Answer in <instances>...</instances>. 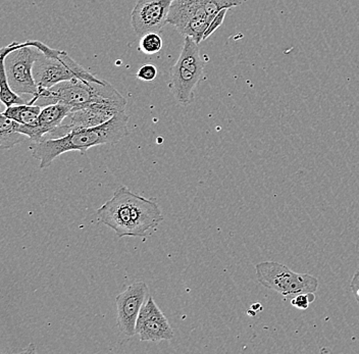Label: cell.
Returning <instances> with one entry per match:
<instances>
[{
	"instance_id": "1",
	"label": "cell",
	"mask_w": 359,
	"mask_h": 354,
	"mask_svg": "<svg viewBox=\"0 0 359 354\" xmlns=\"http://www.w3.org/2000/svg\"><path fill=\"white\" fill-rule=\"evenodd\" d=\"M98 221L123 237H146L150 229L163 221V212L156 201L133 193L120 186L114 196L96 212Z\"/></svg>"
},
{
	"instance_id": "2",
	"label": "cell",
	"mask_w": 359,
	"mask_h": 354,
	"mask_svg": "<svg viewBox=\"0 0 359 354\" xmlns=\"http://www.w3.org/2000/svg\"><path fill=\"white\" fill-rule=\"evenodd\" d=\"M128 123L129 116L122 111L100 126L76 130L60 138L32 142L29 149L33 158L40 161V168L45 169L66 152H86L91 147L116 144L129 134Z\"/></svg>"
},
{
	"instance_id": "3",
	"label": "cell",
	"mask_w": 359,
	"mask_h": 354,
	"mask_svg": "<svg viewBox=\"0 0 359 354\" xmlns=\"http://www.w3.org/2000/svg\"><path fill=\"white\" fill-rule=\"evenodd\" d=\"M39 102L40 107H46L55 103H65L73 107H83L91 103H121L127 104L125 97L111 83L72 79L64 81L48 89H41L36 97L28 103L35 104Z\"/></svg>"
},
{
	"instance_id": "4",
	"label": "cell",
	"mask_w": 359,
	"mask_h": 354,
	"mask_svg": "<svg viewBox=\"0 0 359 354\" xmlns=\"http://www.w3.org/2000/svg\"><path fill=\"white\" fill-rule=\"evenodd\" d=\"M31 42L42 51L41 57L35 62L33 69L34 79L39 90L51 88L64 81L75 78L102 82L103 80L83 68L66 51L56 50L37 40H31Z\"/></svg>"
},
{
	"instance_id": "5",
	"label": "cell",
	"mask_w": 359,
	"mask_h": 354,
	"mask_svg": "<svg viewBox=\"0 0 359 354\" xmlns=\"http://www.w3.org/2000/svg\"><path fill=\"white\" fill-rule=\"evenodd\" d=\"M42 51L33 46L31 40L13 42L0 50V64L6 71L11 88L18 94H30L36 97L39 88L34 79L35 62L41 57Z\"/></svg>"
},
{
	"instance_id": "6",
	"label": "cell",
	"mask_w": 359,
	"mask_h": 354,
	"mask_svg": "<svg viewBox=\"0 0 359 354\" xmlns=\"http://www.w3.org/2000/svg\"><path fill=\"white\" fill-rule=\"evenodd\" d=\"M203 78L204 62L198 44L192 38L185 37L178 60L170 68V92L177 102L189 104L194 100L195 89Z\"/></svg>"
},
{
	"instance_id": "7",
	"label": "cell",
	"mask_w": 359,
	"mask_h": 354,
	"mask_svg": "<svg viewBox=\"0 0 359 354\" xmlns=\"http://www.w3.org/2000/svg\"><path fill=\"white\" fill-rule=\"evenodd\" d=\"M255 273L260 285L276 291L283 297H294L302 293H314L318 290V281L316 277L293 272L288 266L276 261L257 264Z\"/></svg>"
},
{
	"instance_id": "8",
	"label": "cell",
	"mask_w": 359,
	"mask_h": 354,
	"mask_svg": "<svg viewBox=\"0 0 359 354\" xmlns=\"http://www.w3.org/2000/svg\"><path fill=\"white\" fill-rule=\"evenodd\" d=\"M126 104L121 103H91L83 107H73L62 124L41 140L62 137L76 130L93 128L104 124L116 114L125 111ZM40 140V141H41Z\"/></svg>"
},
{
	"instance_id": "9",
	"label": "cell",
	"mask_w": 359,
	"mask_h": 354,
	"mask_svg": "<svg viewBox=\"0 0 359 354\" xmlns=\"http://www.w3.org/2000/svg\"><path fill=\"white\" fill-rule=\"evenodd\" d=\"M212 19L201 0H174L168 13V24L172 25L184 37H190L197 44L203 41V36Z\"/></svg>"
},
{
	"instance_id": "10",
	"label": "cell",
	"mask_w": 359,
	"mask_h": 354,
	"mask_svg": "<svg viewBox=\"0 0 359 354\" xmlns=\"http://www.w3.org/2000/svg\"><path fill=\"white\" fill-rule=\"evenodd\" d=\"M148 287L145 282H135L116 298L118 330L127 337L136 335V324L141 308L145 304Z\"/></svg>"
},
{
	"instance_id": "11",
	"label": "cell",
	"mask_w": 359,
	"mask_h": 354,
	"mask_svg": "<svg viewBox=\"0 0 359 354\" xmlns=\"http://www.w3.org/2000/svg\"><path fill=\"white\" fill-rule=\"evenodd\" d=\"M174 0H138L131 13L135 34L142 37L147 33H159L168 24V13Z\"/></svg>"
},
{
	"instance_id": "12",
	"label": "cell",
	"mask_w": 359,
	"mask_h": 354,
	"mask_svg": "<svg viewBox=\"0 0 359 354\" xmlns=\"http://www.w3.org/2000/svg\"><path fill=\"white\" fill-rule=\"evenodd\" d=\"M136 333L141 341L159 342L175 337L172 326L152 297L148 298L141 308Z\"/></svg>"
},
{
	"instance_id": "13",
	"label": "cell",
	"mask_w": 359,
	"mask_h": 354,
	"mask_svg": "<svg viewBox=\"0 0 359 354\" xmlns=\"http://www.w3.org/2000/svg\"><path fill=\"white\" fill-rule=\"evenodd\" d=\"M72 111V107L65 103H55L42 107L41 113L34 124L22 125L18 123L17 130L28 136L33 142L41 140L46 134L60 126Z\"/></svg>"
},
{
	"instance_id": "14",
	"label": "cell",
	"mask_w": 359,
	"mask_h": 354,
	"mask_svg": "<svg viewBox=\"0 0 359 354\" xmlns=\"http://www.w3.org/2000/svg\"><path fill=\"white\" fill-rule=\"evenodd\" d=\"M17 124L15 121L0 114V149L2 150L13 149L29 139L28 136L18 131Z\"/></svg>"
},
{
	"instance_id": "15",
	"label": "cell",
	"mask_w": 359,
	"mask_h": 354,
	"mask_svg": "<svg viewBox=\"0 0 359 354\" xmlns=\"http://www.w3.org/2000/svg\"><path fill=\"white\" fill-rule=\"evenodd\" d=\"M41 109L42 107H40V105L24 103V104L6 107V111L2 114L6 116V118L19 123V124L31 125L37 121L38 116L41 113Z\"/></svg>"
},
{
	"instance_id": "16",
	"label": "cell",
	"mask_w": 359,
	"mask_h": 354,
	"mask_svg": "<svg viewBox=\"0 0 359 354\" xmlns=\"http://www.w3.org/2000/svg\"><path fill=\"white\" fill-rule=\"evenodd\" d=\"M0 100H1V102L4 103L6 107L26 103L17 92L13 90L11 85L8 84V78H6V74L4 67H0Z\"/></svg>"
},
{
	"instance_id": "17",
	"label": "cell",
	"mask_w": 359,
	"mask_h": 354,
	"mask_svg": "<svg viewBox=\"0 0 359 354\" xmlns=\"http://www.w3.org/2000/svg\"><path fill=\"white\" fill-rule=\"evenodd\" d=\"M163 41L158 33H147L140 40V50L146 55H156L163 48Z\"/></svg>"
},
{
	"instance_id": "18",
	"label": "cell",
	"mask_w": 359,
	"mask_h": 354,
	"mask_svg": "<svg viewBox=\"0 0 359 354\" xmlns=\"http://www.w3.org/2000/svg\"><path fill=\"white\" fill-rule=\"evenodd\" d=\"M205 4L206 12L210 15L212 21L213 18L217 15L224 8H235V6H241L242 0H201Z\"/></svg>"
},
{
	"instance_id": "19",
	"label": "cell",
	"mask_w": 359,
	"mask_h": 354,
	"mask_svg": "<svg viewBox=\"0 0 359 354\" xmlns=\"http://www.w3.org/2000/svg\"><path fill=\"white\" fill-rule=\"evenodd\" d=\"M314 300H316L314 293H302V294L293 297V299L291 300V304L294 308L304 311V309L309 308V304H313Z\"/></svg>"
},
{
	"instance_id": "20",
	"label": "cell",
	"mask_w": 359,
	"mask_h": 354,
	"mask_svg": "<svg viewBox=\"0 0 359 354\" xmlns=\"http://www.w3.org/2000/svg\"><path fill=\"white\" fill-rule=\"evenodd\" d=\"M228 8H224L221 12L217 13L212 22H210V26H208V30H206L205 34L203 36V40L208 39L210 36H212V33H215L219 27L222 26V24L224 23V18H226V12H228Z\"/></svg>"
},
{
	"instance_id": "21",
	"label": "cell",
	"mask_w": 359,
	"mask_h": 354,
	"mask_svg": "<svg viewBox=\"0 0 359 354\" xmlns=\"http://www.w3.org/2000/svg\"><path fill=\"white\" fill-rule=\"evenodd\" d=\"M136 76L139 80L144 81V82L156 80L157 76L156 67H154V64H145V66L139 69Z\"/></svg>"
},
{
	"instance_id": "22",
	"label": "cell",
	"mask_w": 359,
	"mask_h": 354,
	"mask_svg": "<svg viewBox=\"0 0 359 354\" xmlns=\"http://www.w3.org/2000/svg\"><path fill=\"white\" fill-rule=\"evenodd\" d=\"M350 287H351L352 293H353L354 297H355L356 301H358L359 306V270L354 274L353 278H352Z\"/></svg>"
}]
</instances>
